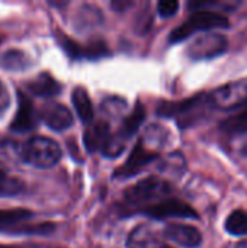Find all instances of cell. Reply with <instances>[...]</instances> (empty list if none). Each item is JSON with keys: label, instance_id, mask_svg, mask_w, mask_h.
<instances>
[{"label": "cell", "instance_id": "f546056e", "mask_svg": "<svg viewBox=\"0 0 247 248\" xmlns=\"http://www.w3.org/2000/svg\"><path fill=\"white\" fill-rule=\"evenodd\" d=\"M162 248H172V247H167V246H163V247Z\"/></svg>", "mask_w": 247, "mask_h": 248}, {"label": "cell", "instance_id": "7c38bea8", "mask_svg": "<svg viewBox=\"0 0 247 248\" xmlns=\"http://www.w3.org/2000/svg\"><path fill=\"white\" fill-rule=\"evenodd\" d=\"M162 234L150 224L137 225L128 235L127 248H162Z\"/></svg>", "mask_w": 247, "mask_h": 248}, {"label": "cell", "instance_id": "2e32d148", "mask_svg": "<svg viewBox=\"0 0 247 248\" xmlns=\"http://www.w3.org/2000/svg\"><path fill=\"white\" fill-rule=\"evenodd\" d=\"M71 102L74 109L83 124H92L93 121V105L84 87H76L71 94Z\"/></svg>", "mask_w": 247, "mask_h": 248}, {"label": "cell", "instance_id": "30bf717a", "mask_svg": "<svg viewBox=\"0 0 247 248\" xmlns=\"http://www.w3.org/2000/svg\"><path fill=\"white\" fill-rule=\"evenodd\" d=\"M39 119L54 131H66L73 125L71 112L61 103H45L39 110Z\"/></svg>", "mask_w": 247, "mask_h": 248}, {"label": "cell", "instance_id": "d4e9b609", "mask_svg": "<svg viewBox=\"0 0 247 248\" xmlns=\"http://www.w3.org/2000/svg\"><path fill=\"white\" fill-rule=\"evenodd\" d=\"M179 9L178 0H160L157 3V12L162 17H170L173 16Z\"/></svg>", "mask_w": 247, "mask_h": 248}, {"label": "cell", "instance_id": "484cf974", "mask_svg": "<svg viewBox=\"0 0 247 248\" xmlns=\"http://www.w3.org/2000/svg\"><path fill=\"white\" fill-rule=\"evenodd\" d=\"M9 106H10V96H9L6 86L0 80V116H3L6 113Z\"/></svg>", "mask_w": 247, "mask_h": 248}, {"label": "cell", "instance_id": "52a82bcc", "mask_svg": "<svg viewBox=\"0 0 247 248\" xmlns=\"http://www.w3.org/2000/svg\"><path fill=\"white\" fill-rule=\"evenodd\" d=\"M159 157V153L156 150H153L151 147H148L143 140L138 141L135 144V147L132 148L128 160L115 171V179L119 180H125L130 179L132 176H135L137 173H140L144 167H147L150 163H153L156 158Z\"/></svg>", "mask_w": 247, "mask_h": 248}, {"label": "cell", "instance_id": "8992f818", "mask_svg": "<svg viewBox=\"0 0 247 248\" xmlns=\"http://www.w3.org/2000/svg\"><path fill=\"white\" fill-rule=\"evenodd\" d=\"M229 41L223 33L218 32H207L195 38L191 45L188 46V57L194 61L199 60H210L221 55L227 51Z\"/></svg>", "mask_w": 247, "mask_h": 248}, {"label": "cell", "instance_id": "9a60e30c", "mask_svg": "<svg viewBox=\"0 0 247 248\" xmlns=\"http://www.w3.org/2000/svg\"><path fill=\"white\" fill-rule=\"evenodd\" d=\"M205 102H208V94H198L194 96L191 99H185L182 102H176V103H163L157 113L163 115V116H176V115H185L188 112H192L195 108L202 106Z\"/></svg>", "mask_w": 247, "mask_h": 248}, {"label": "cell", "instance_id": "83f0119b", "mask_svg": "<svg viewBox=\"0 0 247 248\" xmlns=\"http://www.w3.org/2000/svg\"><path fill=\"white\" fill-rule=\"evenodd\" d=\"M236 248H247V240L246 241H242V243H239Z\"/></svg>", "mask_w": 247, "mask_h": 248}, {"label": "cell", "instance_id": "7a4b0ae2", "mask_svg": "<svg viewBox=\"0 0 247 248\" xmlns=\"http://www.w3.org/2000/svg\"><path fill=\"white\" fill-rule=\"evenodd\" d=\"M229 19L223 13L211 10H197L194 12L182 25L170 32L169 41L172 44L182 42L197 32H208L218 28H229Z\"/></svg>", "mask_w": 247, "mask_h": 248}, {"label": "cell", "instance_id": "3957f363", "mask_svg": "<svg viewBox=\"0 0 247 248\" xmlns=\"http://www.w3.org/2000/svg\"><path fill=\"white\" fill-rule=\"evenodd\" d=\"M33 214L28 209H0V232H15V234H51L55 225L51 222L29 225L26 224Z\"/></svg>", "mask_w": 247, "mask_h": 248}, {"label": "cell", "instance_id": "603a6c76", "mask_svg": "<svg viewBox=\"0 0 247 248\" xmlns=\"http://www.w3.org/2000/svg\"><path fill=\"white\" fill-rule=\"evenodd\" d=\"M57 41L60 44V46L64 49V52L70 57V58H80L84 54V46H82L80 44H77L76 41H73L71 38H68L67 35L58 32L57 33Z\"/></svg>", "mask_w": 247, "mask_h": 248}, {"label": "cell", "instance_id": "4316f807", "mask_svg": "<svg viewBox=\"0 0 247 248\" xmlns=\"http://www.w3.org/2000/svg\"><path fill=\"white\" fill-rule=\"evenodd\" d=\"M131 3H128V1H118V3H112V6L114 7H118V9H121L122 6H130Z\"/></svg>", "mask_w": 247, "mask_h": 248}, {"label": "cell", "instance_id": "277c9868", "mask_svg": "<svg viewBox=\"0 0 247 248\" xmlns=\"http://www.w3.org/2000/svg\"><path fill=\"white\" fill-rule=\"evenodd\" d=\"M170 192L172 187L166 180L157 176H148L134 186L128 187L124 193V198L125 202L130 205H144L166 198Z\"/></svg>", "mask_w": 247, "mask_h": 248}, {"label": "cell", "instance_id": "7402d4cb", "mask_svg": "<svg viewBox=\"0 0 247 248\" xmlns=\"http://www.w3.org/2000/svg\"><path fill=\"white\" fill-rule=\"evenodd\" d=\"M221 129L229 134H243L247 131V108L239 112L237 115L227 118L221 124Z\"/></svg>", "mask_w": 247, "mask_h": 248}, {"label": "cell", "instance_id": "f1b7e54d", "mask_svg": "<svg viewBox=\"0 0 247 248\" xmlns=\"http://www.w3.org/2000/svg\"><path fill=\"white\" fill-rule=\"evenodd\" d=\"M0 248H16V247H10V246H4V244H0Z\"/></svg>", "mask_w": 247, "mask_h": 248}, {"label": "cell", "instance_id": "4dcf8cb0", "mask_svg": "<svg viewBox=\"0 0 247 248\" xmlns=\"http://www.w3.org/2000/svg\"><path fill=\"white\" fill-rule=\"evenodd\" d=\"M0 42H1V36H0Z\"/></svg>", "mask_w": 247, "mask_h": 248}, {"label": "cell", "instance_id": "e0dca14e", "mask_svg": "<svg viewBox=\"0 0 247 248\" xmlns=\"http://www.w3.org/2000/svg\"><path fill=\"white\" fill-rule=\"evenodd\" d=\"M144 118H146V108L143 106V103H137L134 106V109L131 110V113L124 119V122L121 125V129L118 131V134L124 140L131 138L138 131V128L141 126Z\"/></svg>", "mask_w": 247, "mask_h": 248}, {"label": "cell", "instance_id": "cb8c5ba5", "mask_svg": "<svg viewBox=\"0 0 247 248\" xmlns=\"http://www.w3.org/2000/svg\"><path fill=\"white\" fill-rule=\"evenodd\" d=\"M108 54V46L105 42L102 41H96V42H92L89 44L87 46H84V54L83 57H87L90 60H96V58H100L103 55Z\"/></svg>", "mask_w": 247, "mask_h": 248}, {"label": "cell", "instance_id": "44dd1931", "mask_svg": "<svg viewBox=\"0 0 247 248\" xmlns=\"http://www.w3.org/2000/svg\"><path fill=\"white\" fill-rule=\"evenodd\" d=\"M25 190V183L17 179L12 177L3 170H0V198H12L20 195Z\"/></svg>", "mask_w": 247, "mask_h": 248}, {"label": "cell", "instance_id": "5b68a950", "mask_svg": "<svg viewBox=\"0 0 247 248\" xmlns=\"http://www.w3.org/2000/svg\"><path fill=\"white\" fill-rule=\"evenodd\" d=\"M208 103L218 110H233L247 105V77L213 90L208 94Z\"/></svg>", "mask_w": 247, "mask_h": 248}, {"label": "cell", "instance_id": "ffe728a7", "mask_svg": "<svg viewBox=\"0 0 247 248\" xmlns=\"http://www.w3.org/2000/svg\"><path fill=\"white\" fill-rule=\"evenodd\" d=\"M240 4V1H233V0H223V1H217V0H197L192 1L189 4V7L192 10H211V12H231L234 10L237 6Z\"/></svg>", "mask_w": 247, "mask_h": 248}, {"label": "cell", "instance_id": "6da1fadb", "mask_svg": "<svg viewBox=\"0 0 247 248\" xmlns=\"http://www.w3.org/2000/svg\"><path fill=\"white\" fill-rule=\"evenodd\" d=\"M61 154L60 145L54 140L42 135L31 137L20 147V158L38 169L54 167L60 161Z\"/></svg>", "mask_w": 247, "mask_h": 248}, {"label": "cell", "instance_id": "5bb4252c", "mask_svg": "<svg viewBox=\"0 0 247 248\" xmlns=\"http://www.w3.org/2000/svg\"><path fill=\"white\" fill-rule=\"evenodd\" d=\"M26 89L35 96L52 97L57 96L63 87L49 73H39L38 76H35L32 80L26 83Z\"/></svg>", "mask_w": 247, "mask_h": 248}, {"label": "cell", "instance_id": "ac0fdd59", "mask_svg": "<svg viewBox=\"0 0 247 248\" xmlns=\"http://www.w3.org/2000/svg\"><path fill=\"white\" fill-rule=\"evenodd\" d=\"M0 64L10 71H23L29 67V57L20 49H9L1 54Z\"/></svg>", "mask_w": 247, "mask_h": 248}, {"label": "cell", "instance_id": "ba28073f", "mask_svg": "<svg viewBox=\"0 0 247 248\" xmlns=\"http://www.w3.org/2000/svg\"><path fill=\"white\" fill-rule=\"evenodd\" d=\"M153 219H167V218H198L197 211L188 203L178 199H163L154 205H148L140 211Z\"/></svg>", "mask_w": 247, "mask_h": 248}, {"label": "cell", "instance_id": "9c48e42d", "mask_svg": "<svg viewBox=\"0 0 247 248\" xmlns=\"http://www.w3.org/2000/svg\"><path fill=\"white\" fill-rule=\"evenodd\" d=\"M39 119L31 99L20 90H17V110L10 124V129L15 132H28L35 129Z\"/></svg>", "mask_w": 247, "mask_h": 248}, {"label": "cell", "instance_id": "d6986e66", "mask_svg": "<svg viewBox=\"0 0 247 248\" xmlns=\"http://www.w3.org/2000/svg\"><path fill=\"white\" fill-rule=\"evenodd\" d=\"M224 228H226V231H227L230 235H236V237L246 235L247 212L242 211V209L233 211V212L227 217L226 224H224Z\"/></svg>", "mask_w": 247, "mask_h": 248}, {"label": "cell", "instance_id": "8fae6325", "mask_svg": "<svg viewBox=\"0 0 247 248\" xmlns=\"http://www.w3.org/2000/svg\"><path fill=\"white\" fill-rule=\"evenodd\" d=\"M163 235L183 248H198L202 243V234L198 228L188 224H169Z\"/></svg>", "mask_w": 247, "mask_h": 248}, {"label": "cell", "instance_id": "4fadbf2b", "mask_svg": "<svg viewBox=\"0 0 247 248\" xmlns=\"http://www.w3.org/2000/svg\"><path fill=\"white\" fill-rule=\"evenodd\" d=\"M112 132L109 129V124L105 121H96L92 122L87 129L84 131L83 135V141H84V147L89 153L93 151H103V148L106 147L109 138H111Z\"/></svg>", "mask_w": 247, "mask_h": 248}]
</instances>
